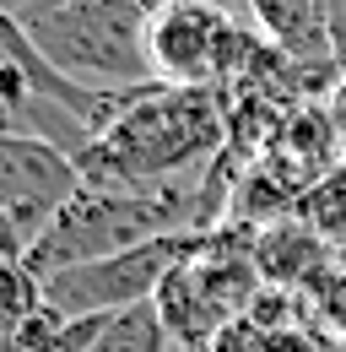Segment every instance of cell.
Returning a JSON list of instances; mask_svg holds the SVG:
<instances>
[{
  "label": "cell",
  "mask_w": 346,
  "mask_h": 352,
  "mask_svg": "<svg viewBox=\"0 0 346 352\" xmlns=\"http://www.w3.org/2000/svg\"><path fill=\"white\" fill-rule=\"evenodd\" d=\"M200 239L206 233H168V239L103 255V261L76 265V271L43 276V304L65 320H97V314H125L135 304H152L173 265H184L200 250Z\"/></svg>",
  "instance_id": "cell-4"
},
{
  "label": "cell",
  "mask_w": 346,
  "mask_h": 352,
  "mask_svg": "<svg viewBox=\"0 0 346 352\" xmlns=\"http://www.w3.org/2000/svg\"><path fill=\"white\" fill-rule=\"evenodd\" d=\"M38 54L71 82L92 92H141L157 87L146 22L125 0H43L16 16Z\"/></svg>",
  "instance_id": "cell-2"
},
{
  "label": "cell",
  "mask_w": 346,
  "mask_h": 352,
  "mask_svg": "<svg viewBox=\"0 0 346 352\" xmlns=\"http://www.w3.org/2000/svg\"><path fill=\"white\" fill-rule=\"evenodd\" d=\"M0 261H27V239L11 228V217L0 212Z\"/></svg>",
  "instance_id": "cell-15"
},
{
  "label": "cell",
  "mask_w": 346,
  "mask_h": 352,
  "mask_svg": "<svg viewBox=\"0 0 346 352\" xmlns=\"http://www.w3.org/2000/svg\"><path fill=\"white\" fill-rule=\"evenodd\" d=\"M265 293L255 265V228L222 222L200 239V250L184 265H173L157 287V314L168 320L178 352H211L222 331H233L255 298Z\"/></svg>",
  "instance_id": "cell-3"
},
{
  "label": "cell",
  "mask_w": 346,
  "mask_h": 352,
  "mask_svg": "<svg viewBox=\"0 0 346 352\" xmlns=\"http://www.w3.org/2000/svg\"><path fill=\"white\" fill-rule=\"evenodd\" d=\"M76 195H82V168L71 152H60L54 141H38V135L0 131V212L27 239V250Z\"/></svg>",
  "instance_id": "cell-5"
},
{
  "label": "cell",
  "mask_w": 346,
  "mask_h": 352,
  "mask_svg": "<svg viewBox=\"0 0 346 352\" xmlns=\"http://www.w3.org/2000/svg\"><path fill=\"white\" fill-rule=\"evenodd\" d=\"M330 114H336V131H341V141H346V82L330 92Z\"/></svg>",
  "instance_id": "cell-17"
},
{
  "label": "cell",
  "mask_w": 346,
  "mask_h": 352,
  "mask_svg": "<svg viewBox=\"0 0 346 352\" xmlns=\"http://www.w3.org/2000/svg\"><path fill=\"white\" fill-rule=\"evenodd\" d=\"M298 217L346 261V163L336 168V174H325L308 195H303V201H298Z\"/></svg>",
  "instance_id": "cell-11"
},
{
  "label": "cell",
  "mask_w": 346,
  "mask_h": 352,
  "mask_svg": "<svg viewBox=\"0 0 346 352\" xmlns=\"http://www.w3.org/2000/svg\"><path fill=\"white\" fill-rule=\"evenodd\" d=\"M103 325H108V314H97V320H65V314H54L43 304L27 325H16V331L0 336V352H92L97 336H103Z\"/></svg>",
  "instance_id": "cell-9"
},
{
  "label": "cell",
  "mask_w": 346,
  "mask_h": 352,
  "mask_svg": "<svg viewBox=\"0 0 346 352\" xmlns=\"http://www.w3.org/2000/svg\"><path fill=\"white\" fill-rule=\"evenodd\" d=\"M255 265H260V282H265V287L308 298V293L341 265V255L292 212V217H281V222L255 228Z\"/></svg>",
  "instance_id": "cell-7"
},
{
  "label": "cell",
  "mask_w": 346,
  "mask_h": 352,
  "mask_svg": "<svg viewBox=\"0 0 346 352\" xmlns=\"http://www.w3.org/2000/svg\"><path fill=\"white\" fill-rule=\"evenodd\" d=\"M325 11H330V54H336V71L346 82V0H325Z\"/></svg>",
  "instance_id": "cell-14"
},
{
  "label": "cell",
  "mask_w": 346,
  "mask_h": 352,
  "mask_svg": "<svg viewBox=\"0 0 346 352\" xmlns=\"http://www.w3.org/2000/svg\"><path fill=\"white\" fill-rule=\"evenodd\" d=\"M265 44H276L287 60H298L308 71H336L330 54V11L325 0H244ZM341 76V71H336Z\"/></svg>",
  "instance_id": "cell-8"
},
{
  "label": "cell",
  "mask_w": 346,
  "mask_h": 352,
  "mask_svg": "<svg viewBox=\"0 0 346 352\" xmlns=\"http://www.w3.org/2000/svg\"><path fill=\"white\" fill-rule=\"evenodd\" d=\"M233 141V109L222 87H146L130 109L76 157L82 184L157 195L178 184H200L216 152Z\"/></svg>",
  "instance_id": "cell-1"
},
{
  "label": "cell",
  "mask_w": 346,
  "mask_h": 352,
  "mask_svg": "<svg viewBox=\"0 0 346 352\" xmlns=\"http://www.w3.org/2000/svg\"><path fill=\"white\" fill-rule=\"evenodd\" d=\"M125 6H135L141 16H157V11H168V6H178V0H125Z\"/></svg>",
  "instance_id": "cell-18"
},
{
  "label": "cell",
  "mask_w": 346,
  "mask_h": 352,
  "mask_svg": "<svg viewBox=\"0 0 346 352\" xmlns=\"http://www.w3.org/2000/svg\"><path fill=\"white\" fill-rule=\"evenodd\" d=\"M0 131H5V114H0Z\"/></svg>",
  "instance_id": "cell-19"
},
{
  "label": "cell",
  "mask_w": 346,
  "mask_h": 352,
  "mask_svg": "<svg viewBox=\"0 0 346 352\" xmlns=\"http://www.w3.org/2000/svg\"><path fill=\"white\" fill-rule=\"evenodd\" d=\"M92 352H178V342H173L168 320L157 314V304H135L125 314H108Z\"/></svg>",
  "instance_id": "cell-10"
},
{
  "label": "cell",
  "mask_w": 346,
  "mask_h": 352,
  "mask_svg": "<svg viewBox=\"0 0 346 352\" xmlns=\"http://www.w3.org/2000/svg\"><path fill=\"white\" fill-rule=\"evenodd\" d=\"M233 38L238 28L227 16V0H178L146 22L152 71L163 87H222Z\"/></svg>",
  "instance_id": "cell-6"
},
{
  "label": "cell",
  "mask_w": 346,
  "mask_h": 352,
  "mask_svg": "<svg viewBox=\"0 0 346 352\" xmlns=\"http://www.w3.org/2000/svg\"><path fill=\"white\" fill-rule=\"evenodd\" d=\"M211 352H255V331L238 320L233 331H222V336H216V347H211Z\"/></svg>",
  "instance_id": "cell-16"
},
{
  "label": "cell",
  "mask_w": 346,
  "mask_h": 352,
  "mask_svg": "<svg viewBox=\"0 0 346 352\" xmlns=\"http://www.w3.org/2000/svg\"><path fill=\"white\" fill-rule=\"evenodd\" d=\"M43 309V276L27 261H0V336Z\"/></svg>",
  "instance_id": "cell-12"
},
{
  "label": "cell",
  "mask_w": 346,
  "mask_h": 352,
  "mask_svg": "<svg viewBox=\"0 0 346 352\" xmlns=\"http://www.w3.org/2000/svg\"><path fill=\"white\" fill-rule=\"evenodd\" d=\"M308 304H314V320H319L325 342H330L336 352H346V261L308 293Z\"/></svg>",
  "instance_id": "cell-13"
}]
</instances>
